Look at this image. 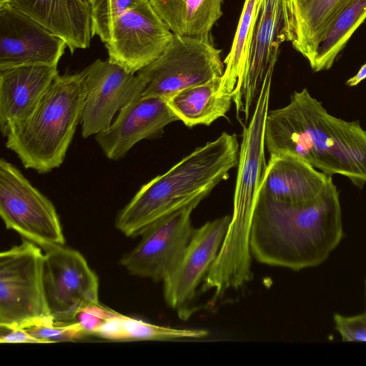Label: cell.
I'll list each match as a JSON object with an SVG mask.
<instances>
[{"label":"cell","mask_w":366,"mask_h":366,"mask_svg":"<svg viewBox=\"0 0 366 366\" xmlns=\"http://www.w3.org/2000/svg\"><path fill=\"white\" fill-rule=\"evenodd\" d=\"M366 79V63L359 69L357 73L346 81L349 86H355Z\"/></svg>","instance_id":"cell-31"},{"label":"cell","mask_w":366,"mask_h":366,"mask_svg":"<svg viewBox=\"0 0 366 366\" xmlns=\"http://www.w3.org/2000/svg\"><path fill=\"white\" fill-rule=\"evenodd\" d=\"M207 194H201L149 226L139 243L119 263L132 275L159 282L170 272L187 245L194 227L192 214Z\"/></svg>","instance_id":"cell-10"},{"label":"cell","mask_w":366,"mask_h":366,"mask_svg":"<svg viewBox=\"0 0 366 366\" xmlns=\"http://www.w3.org/2000/svg\"><path fill=\"white\" fill-rule=\"evenodd\" d=\"M235 134L222 132L216 139L144 184L117 214L116 228L127 237L140 236L153 222L210 192L238 165Z\"/></svg>","instance_id":"cell-3"},{"label":"cell","mask_w":366,"mask_h":366,"mask_svg":"<svg viewBox=\"0 0 366 366\" xmlns=\"http://www.w3.org/2000/svg\"><path fill=\"white\" fill-rule=\"evenodd\" d=\"M272 76H267L254 105L239 146L233 213L219 254L205 282L218 292L242 287L252 278L249 234L254 210L265 175L264 126Z\"/></svg>","instance_id":"cell-4"},{"label":"cell","mask_w":366,"mask_h":366,"mask_svg":"<svg viewBox=\"0 0 366 366\" xmlns=\"http://www.w3.org/2000/svg\"><path fill=\"white\" fill-rule=\"evenodd\" d=\"M84 99L80 119L84 138L107 131L114 115L139 97L146 82L117 64L98 59L83 71Z\"/></svg>","instance_id":"cell-12"},{"label":"cell","mask_w":366,"mask_h":366,"mask_svg":"<svg viewBox=\"0 0 366 366\" xmlns=\"http://www.w3.org/2000/svg\"><path fill=\"white\" fill-rule=\"evenodd\" d=\"M25 330L41 343L74 341L86 335L83 327L76 321L67 323L54 322Z\"/></svg>","instance_id":"cell-27"},{"label":"cell","mask_w":366,"mask_h":366,"mask_svg":"<svg viewBox=\"0 0 366 366\" xmlns=\"http://www.w3.org/2000/svg\"><path fill=\"white\" fill-rule=\"evenodd\" d=\"M0 342L1 344L15 343H41L40 341L31 336L25 329L1 330Z\"/></svg>","instance_id":"cell-30"},{"label":"cell","mask_w":366,"mask_h":366,"mask_svg":"<svg viewBox=\"0 0 366 366\" xmlns=\"http://www.w3.org/2000/svg\"><path fill=\"white\" fill-rule=\"evenodd\" d=\"M259 0H245L233 42L224 60L226 67L222 76L221 94H231L239 80L246 57L249 35Z\"/></svg>","instance_id":"cell-25"},{"label":"cell","mask_w":366,"mask_h":366,"mask_svg":"<svg viewBox=\"0 0 366 366\" xmlns=\"http://www.w3.org/2000/svg\"><path fill=\"white\" fill-rule=\"evenodd\" d=\"M343 236L339 192L332 178L314 199L275 200L259 192L249 234L252 257L298 271L322 263Z\"/></svg>","instance_id":"cell-1"},{"label":"cell","mask_w":366,"mask_h":366,"mask_svg":"<svg viewBox=\"0 0 366 366\" xmlns=\"http://www.w3.org/2000/svg\"><path fill=\"white\" fill-rule=\"evenodd\" d=\"M58 75L57 66L54 65L0 70V127L4 137L31 117Z\"/></svg>","instance_id":"cell-17"},{"label":"cell","mask_w":366,"mask_h":366,"mask_svg":"<svg viewBox=\"0 0 366 366\" xmlns=\"http://www.w3.org/2000/svg\"><path fill=\"white\" fill-rule=\"evenodd\" d=\"M264 144L269 155L301 159L327 175L366 184V131L327 112L307 89L294 92L284 107L268 111Z\"/></svg>","instance_id":"cell-2"},{"label":"cell","mask_w":366,"mask_h":366,"mask_svg":"<svg viewBox=\"0 0 366 366\" xmlns=\"http://www.w3.org/2000/svg\"><path fill=\"white\" fill-rule=\"evenodd\" d=\"M204 329H179L160 326L117 313L105 322L94 335L109 340H174L202 338Z\"/></svg>","instance_id":"cell-24"},{"label":"cell","mask_w":366,"mask_h":366,"mask_svg":"<svg viewBox=\"0 0 366 366\" xmlns=\"http://www.w3.org/2000/svg\"><path fill=\"white\" fill-rule=\"evenodd\" d=\"M173 36L149 1H143L113 22L105 43L108 59L137 73L164 51Z\"/></svg>","instance_id":"cell-13"},{"label":"cell","mask_w":366,"mask_h":366,"mask_svg":"<svg viewBox=\"0 0 366 366\" xmlns=\"http://www.w3.org/2000/svg\"><path fill=\"white\" fill-rule=\"evenodd\" d=\"M118 312L101 305L99 303L89 305L77 314L75 321L83 327L86 335L94 332L108 320Z\"/></svg>","instance_id":"cell-29"},{"label":"cell","mask_w":366,"mask_h":366,"mask_svg":"<svg viewBox=\"0 0 366 366\" xmlns=\"http://www.w3.org/2000/svg\"><path fill=\"white\" fill-rule=\"evenodd\" d=\"M366 19V0H350L338 12L322 35L311 68L329 69L357 29Z\"/></svg>","instance_id":"cell-23"},{"label":"cell","mask_w":366,"mask_h":366,"mask_svg":"<svg viewBox=\"0 0 366 366\" xmlns=\"http://www.w3.org/2000/svg\"><path fill=\"white\" fill-rule=\"evenodd\" d=\"M149 0H95L92 5V36L97 35L104 44L109 39L114 20L139 4Z\"/></svg>","instance_id":"cell-26"},{"label":"cell","mask_w":366,"mask_h":366,"mask_svg":"<svg viewBox=\"0 0 366 366\" xmlns=\"http://www.w3.org/2000/svg\"><path fill=\"white\" fill-rule=\"evenodd\" d=\"M221 50L209 40L174 35L164 51L137 74L146 82L141 96L169 99L177 92L222 76Z\"/></svg>","instance_id":"cell-8"},{"label":"cell","mask_w":366,"mask_h":366,"mask_svg":"<svg viewBox=\"0 0 366 366\" xmlns=\"http://www.w3.org/2000/svg\"><path fill=\"white\" fill-rule=\"evenodd\" d=\"M177 120L168 99L140 96L122 108L110 127L96 134L95 139L108 159L119 160L135 144L157 137L165 126Z\"/></svg>","instance_id":"cell-16"},{"label":"cell","mask_w":366,"mask_h":366,"mask_svg":"<svg viewBox=\"0 0 366 366\" xmlns=\"http://www.w3.org/2000/svg\"><path fill=\"white\" fill-rule=\"evenodd\" d=\"M290 0H259L242 73L232 93L237 113L250 119L265 79L272 76L280 44L290 40Z\"/></svg>","instance_id":"cell-7"},{"label":"cell","mask_w":366,"mask_h":366,"mask_svg":"<svg viewBox=\"0 0 366 366\" xmlns=\"http://www.w3.org/2000/svg\"><path fill=\"white\" fill-rule=\"evenodd\" d=\"M350 0H290V41L310 64L325 31Z\"/></svg>","instance_id":"cell-20"},{"label":"cell","mask_w":366,"mask_h":366,"mask_svg":"<svg viewBox=\"0 0 366 366\" xmlns=\"http://www.w3.org/2000/svg\"><path fill=\"white\" fill-rule=\"evenodd\" d=\"M230 222L231 216L225 215L194 229L178 262L162 280L165 302L179 317L189 315L188 305L216 259Z\"/></svg>","instance_id":"cell-14"},{"label":"cell","mask_w":366,"mask_h":366,"mask_svg":"<svg viewBox=\"0 0 366 366\" xmlns=\"http://www.w3.org/2000/svg\"><path fill=\"white\" fill-rule=\"evenodd\" d=\"M88 1H90V3H91V4H92H92L94 2V1H95V0H88Z\"/></svg>","instance_id":"cell-33"},{"label":"cell","mask_w":366,"mask_h":366,"mask_svg":"<svg viewBox=\"0 0 366 366\" xmlns=\"http://www.w3.org/2000/svg\"><path fill=\"white\" fill-rule=\"evenodd\" d=\"M334 320L342 340L366 342V312L352 317L335 314Z\"/></svg>","instance_id":"cell-28"},{"label":"cell","mask_w":366,"mask_h":366,"mask_svg":"<svg viewBox=\"0 0 366 366\" xmlns=\"http://www.w3.org/2000/svg\"><path fill=\"white\" fill-rule=\"evenodd\" d=\"M44 282L50 312L56 322L75 321L84 307L99 302V279L78 251L57 245L42 249Z\"/></svg>","instance_id":"cell-11"},{"label":"cell","mask_w":366,"mask_h":366,"mask_svg":"<svg viewBox=\"0 0 366 366\" xmlns=\"http://www.w3.org/2000/svg\"><path fill=\"white\" fill-rule=\"evenodd\" d=\"M331 178L301 159L273 154L259 192L277 201L304 202L315 199Z\"/></svg>","instance_id":"cell-19"},{"label":"cell","mask_w":366,"mask_h":366,"mask_svg":"<svg viewBox=\"0 0 366 366\" xmlns=\"http://www.w3.org/2000/svg\"><path fill=\"white\" fill-rule=\"evenodd\" d=\"M63 39L71 54L90 44L92 4L88 0H11L9 4Z\"/></svg>","instance_id":"cell-18"},{"label":"cell","mask_w":366,"mask_h":366,"mask_svg":"<svg viewBox=\"0 0 366 366\" xmlns=\"http://www.w3.org/2000/svg\"><path fill=\"white\" fill-rule=\"evenodd\" d=\"M84 99L83 71L59 74L31 117L4 137L6 147L26 169L45 174L58 168L80 123Z\"/></svg>","instance_id":"cell-5"},{"label":"cell","mask_w":366,"mask_h":366,"mask_svg":"<svg viewBox=\"0 0 366 366\" xmlns=\"http://www.w3.org/2000/svg\"><path fill=\"white\" fill-rule=\"evenodd\" d=\"M222 76L186 88L168 99L172 111L187 127L209 125L229 112L233 97L219 93Z\"/></svg>","instance_id":"cell-22"},{"label":"cell","mask_w":366,"mask_h":366,"mask_svg":"<svg viewBox=\"0 0 366 366\" xmlns=\"http://www.w3.org/2000/svg\"><path fill=\"white\" fill-rule=\"evenodd\" d=\"M223 0H149L173 34L209 40L212 28L222 16Z\"/></svg>","instance_id":"cell-21"},{"label":"cell","mask_w":366,"mask_h":366,"mask_svg":"<svg viewBox=\"0 0 366 366\" xmlns=\"http://www.w3.org/2000/svg\"><path fill=\"white\" fill-rule=\"evenodd\" d=\"M11 0H0V7L9 4L11 3Z\"/></svg>","instance_id":"cell-32"},{"label":"cell","mask_w":366,"mask_h":366,"mask_svg":"<svg viewBox=\"0 0 366 366\" xmlns=\"http://www.w3.org/2000/svg\"><path fill=\"white\" fill-rule=\"evenodd\" d=\"M0 214L8 229L42 249L65 244L53 203L4 158L0 160Z\"/></svg>","instance_id":"cell-9"},{"label":"cell","mask_w":366,"mask_h":366,"mask_svg":"<svg viewBox=\"0 0 366 366\" xmlns=\"http://www.w3.org/2000/svg\"><path fill=\"white\" fill-rule=\"evenodd\" d=\"M24 239L0 254L1 330L27 329L54 322L44 282V253Z\"/></svg>","instance_id":"cell-6"},{"label":"cell","mask_w":366,"mask_h":366,"mask_svg":"<svg viewBox=\"0 0 366 366\" xmlns=\"http://www.w3.org/2000/svg\"><path fill=\"white\" fill-rule=\"evenodd\" d=\"M66 46L63 39L11 4L0 7V70L57 66Z\"/></svg>","instance_id":"cell-15"}]
</instances>
